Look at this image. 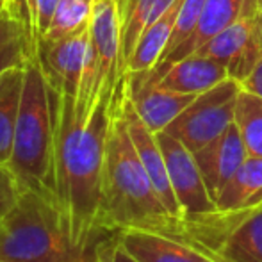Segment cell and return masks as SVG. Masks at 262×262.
Segmentation results:
<instances>
[{
  "label": "cell",
  "mask_w": 262,
  "mask_h": 262,
  "mask_svg": "<svg viewBox=\"0 0 262 262\" xmlns=\"http://www.w3.org/2000/svg\"><path fill=\"white\" fill-rule=\"evenodd\" d=\"M113 93H100L90 114L75 98L55 97V194L70 237L80 250L97 245L102 227V186Z\"/></svg>",
  "instance_id": "1"
},
{
  "label": "cell",
  "mask_w": 262,
  "mask_h": 262,
  "mask_svg": "<svg viewBox=\"0 0 262 262\" xmlns=\"http://www.w3.org/2000/svg\"><path fill=\"white\" fill-rule=\"evenodd\" d=\"M123 90L125 77H121L111 102V127L102 186V227L114 232L141 228L177 237L186 225L164 207L139 159L121 111Z\"/></svg>",
  "instance_id": "2"
},
{
  "label": "cell",
  "mask_w": 262,
  "mask_h": 262,
  "mask_svg": "<svg viewBox=\"0 0 262 262\" xmlns=\"http://www.w3.org/2000/svg\"><path fill=\"white\" fill-rule=\"evenodd\" d=\"M55 97L34 57L25 62L24 91L14 130L9 168L21 191L34 189L57 202L55 194Z\"/></svg>",
  "instance_id": "3"
},
{
  "label": "cell",
  "mask_w": 262,
  "mask_h": 262,
  "mask_svg": "<svg viewBox=\"0 0 262 262\" xmlns=\"http://www.w3.org/2000/svg\"><path fill=\"white\" fill-rule=\"evenodd\" d=\"M100 243L80 250L70 237L59 204L34 189L0 221V259L9 262H100Z\"/></svg>",
  "instance_id": "4"
},
{
  "label": "cell",
  "mask_w": 262,
  "mask_h": 262,
  "mask_svg": "<svg viewBox=\"0 0 262 262\" xmlns=\"http://www.w3.org/2000/svg\"><path fill=\"white\" fill-rule=\"evenodd\" d=\"M241 90L237 80L227 79L205 93L196 95L164 132L182 141L193 154L198 152L234 123Z\"/></svg>",
  "instance_id": "5"
},
{
  "label": "cell",
  "mask_w": 262,
  "mask_h": 262,
  "mask_svg": "<svg viewBox=\"0 0 262 262\" xmlns=\"http://www.w3.org/2000/svg\"><path fill=\"white\" fill-rule=\"evenodd\" d=\"M156 136L159 146L164 154L171 189L179 202L184 221L189 225L209 223L212 220H217L220 216H217L216 204L205 187L194 154L168 132L162 130Z\"/></svg>",
  "instance_id": "6"
},
{
  "label": "cell",
  "mask_w": 262,
  "mask_h": 262,
  "mask_svg": "<svg viewBox=\"0 0 262 262\" xmlns=\"http://www.w3.org/2000/svg\"><path fill=\"white\" fill-rule=\"evenodd\" d=\"M259 14L243 18L230 27L223 29L194 54L214 59L221 66H225L228 79L243 84L262 59Z\"/></svg>",
  "instance_id": "7"
},
{
  "label": "cell",
  "mask_w": 262,
  "mask_h": 262,
  "mask_svg": "<svg viewBox=\"0 0 262 262\" xmlns=\"http://www.w3.org/2000/svg\"><path fill=\"white\" fill-rule=\"evenodd\" d=\"M260 13L259 0H205L202 7V14L198 25L194 29L193 36L187 41H184L179 49L161 59L152 70L141 72L139 75L146 82L156 84L159 82L164 72L177 61L194 54L198 49L205 45L210 38L221 32L223 29L230 27L232 24L243 20V18H252Z\"/></svg>",
  "instance_id": "8"
},
{
  "label": "cell",
  "mask_w": 262,
  "mask_h": 262,
  "mask_svg": "<svg viewBox=\"0 0 262 262\" xmlns=\"http://www.w3.org/2000/svg\"><path fill=\"white\" fill-rule=\"evenodd\" d=\"M90 47V27L82 32L55 41H43L36 47L38 61L47 82L61 95L77 98Z\"/></svg>",
  "instance_id": "9"
},
{
  "label": "cell",
  "mask_w": 262,
  "mask_h": 262,
  "mask_svg": "<svg viewBox=\"0 0 262 262\" xmlns=\"http://www.w3.org/2000/svg\"><path fill=\"white\" fill-rule=\"evenodd\" d=\"M125 77V75H123ZM121 111H123L125 121H127L128 132L130 138L134 141V146L139 154L143 166H145L146 173H148L150 180H152L154 187H156L159 198L162 200L164 207L169 210L173 217H177L179 221H182L184 225H187L180 212L179 202L175 198V193L171 189V182H169L168 168H166V159L162 154L161 146H159L157 136L143 123V120L139 118L138 111L134 109L130 97L127 93V79H125V90L123 97H121Z\"/></svg>",
  "instance_id": "10"
},
{
  "label": "cell",
  "mask_w": 262,
  "mask_h": 262,
  "mask_svg": "<svg viewBox=\"0 0 262 262\" xmlns=\"http://www.w3.org/2000/svg\"><path fill=\"white\" fill-rule=\"evenodd\" d=\"M90 49L100 72L102 93H114L120 75V20L116 0H93Z\"/></svg>",
  "instance_id": "11"
},
{
  "label": "cell",
  "mask_w": 262,
  "mask_h": 262,
  "mask_svg": "<svg viewBox=\"0 0 262 262\" xmlns=\"http://www.w3.org/2000/svg\"><path fill=\"white\" fill-rule=\"evenodd\" d=\"M248 157L250 154L235 123H232L216 139L202 146L198 152H194L196 164L214 204Z\"/></svg>",
  "instance_id": "12"
},
{
  "label": "cell",
  "mask_w": 262,
  "mask_h": 262,
  "mask_svg": "<svg viewBox=\"0 0 262 262\" xmlns=\"http://www.w3.org/2000/svg\"><path fill=\"white\" fill-rule=\"evenodd\" d=\"M125 79H127V93L134 104V109L154 134L166 130L168 125L196 97V95L169 91L159 84L146 82L139 73H128Z\"/></svg>",
  "instance_id": "13"
},
{
  "label": "cell",
  "mask_w": 262,
  "mask_h": 262,
  "mask_svg": "<svg viewBox=\"0 0 262 262\" xmlns=\"http://www.w3.org/2000/svg\"><path fill=\"white\" fill-rule=\"evenodd\" d=\"M116 235L139 262H214L204 248L162 232L127 228Z\"/></svg>",
  "instance_id": "14"
},
{
  "label": "cell",
  "mask_w": 262,
  "mask_h": 262,
  "mask_svg": "<svg viewBox=\"0 0 262 262\" xmlns=\"http://www.w3.org/2000/svg\"><path fill=\"white\" fill-rule=\"evenodd\" d=\"M205 252L217 262H262V205L241 214Z\"/></svg>",
  "instance_id": "15"
},
{
  "label": "cell",
  "mask_w": 262,
  "mask_h": 262,
  "mask_svg": "<svg viewBox=\"0 0 262 262\" xmlns=\"http://www.w3.org/2000/svg\"><path fill=\"white\" fill-rule=\"evenodd\" d=\"M227 79L225 66L202 54H191L169 66L156 84L177 93L200 95Z\"/></svg>",
  "instance_id": "16"
},
{
  "label": "cell",
  "mask_w": 262,
  "mask_h": 262,
  "mask_svg": "<svg viewBox=\"0 0 262 262\" xmlns=\"http://www.w3.org/2000/svg\"><path fill=\"white\" fill-rule=\"evenodd\" d=\"M175 0H116L120 20V75H125L127 62L141 34L162 16Z\"/></svg>",
  "instance_id": "17"
},
{
  "label": "cell",
  "mask_w": 262,
  "mask_h": 262,
  "mask_svg": "<svg viewBox=\"0 0 262 262\" xmlns=\"http://www.w3.org/2000/svg\"><path fill=\"white\" fill-rule=\"evenodd\" d=\"M262 205V157L250 156L216 200L220 217L245 214Z\"/></svg>",
  "instance_id": "18"
},
{
  "label": "cell",
  "mask_w": 262,
  "mask_h": 262,
  "mask_svg": "<svg viewBox=\"0 0 262 262\" xmlns=\"http://www.w3.org/2000/svg\"><path fill=\"white\" fill-rule=\"evenodd\" d=\"M182 2L184 0H175L173 6L143 32L134 52H132L130 59L127 62L125 75H128V73L148 72V70H152L157 64L169 43V38H171V32L173 27H175L179 11L182 7Z\"/></svg>",
  "instance_id": "19"
},
{
  "label": "cell",
  "mask_w": 262,
  "mask_h": 262,
  "mask_svg": "<svg viewBox=\"0 0 262 262\" xmlns=\"http://www.w3.org/2000/svg\"><path fill=\"white\" fill-rule=\"evenodd\" d=\"M24 79L25 64L9 68L0 77V164H9L13 156Z\"/></svg>",
  "instance_id": "20"
},
{
  "label": "cell",
  "mask_w": 262,
  "mask_h": 262,
  "mask_svg": "<svg viewBox=\"0 0 262 262\" xmlns=\"http://www.w3.org/2000/svg\"><path fill=\"white\" fill-rule=\"evenodd\" d=\"M34 57V45L25 21L4 4L0 11V77L14 66H24Z\"/></svg>",
  "instance_id": "21"
},
{
  "label": "cell",
  "mask_w": 262,
  "mask_h": 262,
  "mask_svg": "<svg viewBox=\"0 0 262 262\" xmlns=\"http://www.w3.org/2000/svg\"><path fill=\"white\" fill-rule=\"evenodd\" d=\"M237 130L250 156L262 157V98L241 90L235 105Z\"/></svg>",
  "instance_id": "22"
},
{
  "label": "cell",
  "mask_w": 262,
  "mask_h": 262,
  "mask_svg": "<svg viewBox=\"0 0 262 262\" xmlns=\"http://www.w3.org/2000/svg\"><path fill=\"white\" fill-rule=\"evenodd\" d=\"M91 11H93V0H59L54 20L43 39L55 41L86 31L91 21Z\"/></svg>",
  "instance_id": "23"
},
{
  "label": "cell",
  "mask_w": 262,
  "mask_h": 262,
  "mask_svg": "<svg viewBox=\"0 0 262 262\" xmlns=\"http://www.w3.org/2000/svg\"><path fill=\"white\" fill-rule=\"evenodd\" d=\"M21 187L7 164H0V221L7 216L20 200Z\"/></svg>",
  "instance_id": "24"
},
{
  "label": "cell",
  "mask_w": 262,
  "mask_h": 262,
  "mask_svg": "<svg viewBox=\"0 0 262 262\" xmlns=\"http://www.w3.org/2000/svg\"><path fill=\"white\" fill-rule=\"evenodd\" d=\"M98 255H100L102 262H139L132 253H128L125 250V246L118 241V235L113 239V241L105 243V245H100L98 248Z\"/></svg>",
  "instance_id": "25"
},
{
  "label": "cell",
  "mask_w": 262,
  "mask_h": 262,
  "mask_svg": "<svg viewBox=\"0 0 262 262\" xmlns=\"http://www.w3.org/2000/svg\"><path fill=\"white\" fill-rule=\"evenodd\" d=\"M241 88L248 93H253L257 97L262 98V59L257 62V66L253 68V72L250 73V77L241 84Z\"/></svg>",
  "instance_id": "26"
},
{
  "label": "cell",
  "mask_w": 262,
  "mask_h": 262,
  "mask_svg": "<svg viewBox=\"0 0 262 262\" xmlns=\"http://www.w3.org/2000/svg\"><path fill=\"white\" fill-rule=\"evenodd\" d=\"M6 2H7V6H9L11 9H13L14 13L21 18V6H24L25 0H6ZM21 20H24V18H21Z\"/></svg>",
  "instance_id": "27"
},
{
  "label": "cell",
  "mask_w": 262,
  "mask_h": 262,
  "mask_svg": "<svg viewBox=\"0 0 262 262\" xmlns=\"http://www.w3.org/2000/svg\"><path fill=\"white\" fill-rule=\"evenodd\" d=\"M259 20H260V43H262V11H260V14H259Z\"/></svg>",
  "instance_id": "28"
},
{
  "label": "cell",
  "mask_w": 262,
  "mask_h": 262,
  "mask_svg": "<svg viewBox=\"0 0 262 262\" xmlns=\"http://www.w3.org/2000/svg\"><path fill=\"white\" fill-rule=\"evenodd\" d=\"M4 4H6V0H0V11H2V7H4Z\"/></svg>",
  "instance_id": "29"
},
{
  "label": "cell",
  "mask_w": 262,
  "mask_h": 262,
  "mask_svg": "<svg viewBox=\"0 0 262 262\" xmlns=\"http://www.w3.org/2000/svg\"><path fill=\"white\" fill-rule=\"evenodd\" d=\"M259 7H260V11H262V0H259Z\"/></svg>",
  "instance_id": "30"
},
{
  "label": "cell",
  "mask_w": 262,
  "mask_h": 262,
  "mask_svg": "<svg viewBox=\"0 0 262 262\" xmlns=\"http://www.w3.org/2000/svg\"><path fill=\"white\" fill-rule=\"evenodd\" d=\"M0 262H9V260H2V259H0Z\"/></svg>",
  "instance_id": "31"
},
{
  "label": "cell",
  "mask_w": 262,
  "mask_h": 262,
  "mask_svg": "<svg viewBox=\"0 0 262 262\" xmlns=\"http://www.w3.org/2000/svg\"><path fill=\"white\" fill-rule=\"evenodd\" d=\"M214 262H217V260H214Z\"/></svg>",
  "instance_id": "32"
},
{
  "label": "cell",
  "mask_w": 262,
  "mask_h": 262,
  "mask_svg": "<svg viewBox=\"0 0 262 262\" xmlns=\"http://www.w3.org/2000/svg\"><path fill=\"white\" fill-rule=\"evenodd\" d=\"M100 262H102V260H100Z\"/></svg>",
  "instance_id": "33"
}]
</instances>
